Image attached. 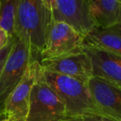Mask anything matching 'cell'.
<instances>
[{
    "label": "cell",
    "instance_id": "6da1fadb",
    "mask_svg": "<svg viewBox=\"0 0 121 121\" xmlns=\"http://www.w3.org/2000/svg\"><path fill=\"white\" fill-rule=\"evenodd\" d=\"M53 16L41 0H17L15 35L27 41L40 59Z\"/></svg>",
    "mask_w": 121,
    "mask_h": 121
},
{
    "label": "cell",
    "instance_id": "7a4b0ae2",
    "mask_svg": "<svg viewBox=\"0 0 121 121\" xmlns=\"http://www.w3.org/2000/svg\"><path fill=\"white\" fill-rule=\"evenodd\" d=\"M41 70L45 82L64 104L67 117L86 113H100L93 103L87 83L49 72L42 68Z\"/></svg>",
    "mask_w": 121,
    "mask_h": 121
},
{
    "label": "cell",
    "instance_id": "3957f363",
    "mask_svg": "<svg viewBox=\"0 0 121 121\" xmlns=\"http://www.w3.org/2000/svg\"><path fill=\"white\" fill-rule=\"evenodd\" d=\"M38 55L25 40L16 37L0 73V120L3 118L6 100L22 79L33 59Z\"/></svg>",
    "mask_w": 121,
    "mask_h": 121
},
{
    "label": "cell",
    "instance_id": "277c9868",
    "mask_svg": "<svg viewBox=\"0 0 121 121\" xmlns=\"http://www.w3.org/2000/svg\"><path fill=\"white\" fill-rule=\"evenodd\" d=\"M66 118L64 104L45 82L40 64L30 90L27 121H64Z\"/></svg>",
    "mask_w": 121,
    "mask_h": 121
},
{
    "label": "cell",
    "instance_id": "5b68a950",
    "mask_svg": "<svg viewBox=\"0 0 121 121\" xmlns=\"http://www.w3.org/2000/svg\"><path fill=\"white\" fill-rule=\"evenodd\" d=\"M84 35L62 21L53 20L40 60L61 57L82 50Z\"/></svg>",
    "mask_w": 121,
    "mask_h": 121
},
{
    "label": "cell",
    "instance_id": "8992f818",
    "mask_svg": "<svg viewBox=\"0 0 121 121\" xmlns=\"http://www.w3.org/2000/svg\"><path fill=\"white\" fill-rule=\"evenodd\" d=\"M40 66V60L30 62L22 79L6 100L3 118L6 121H27L30 103V93Z\"/></svg>",
    "mask_w": 121,
    "mask_h": 121
},
{
    "label": "cell",
    "instance_id": "52a82bcc",
    "mask_svg": "<svg viewBox=\"0 0 121 121\" xmlns=\"http://www.w3.org/2000/svg\"><path fill=\"white\" fill-rule=\"evenodd\" d=\"M40 64L45 70L70 77L86 83L93 77L91 59L83 49L79 52L61 57L41 59Z\"/></svg>",
    "mask_w": 121,
    "mask_h": 121
},
{
    "label": "cell",
    "instance_id": "ba28073f",
    "mask_svg": "<svg viewBox=\"0 0 121 121\" xmlns=\"http://www.w3.org/2000/svg\"><path fill=\"white\" fill-rule=\"evenodd\" d=\"M90 94L100 113L121 121V89L98 77L87 82Z\"/></svg>",
    "mask_w": 121,
    "mask_h": 121
},
{
    "label": "cell",
    "instance_id": "9c48e42d",
    "mask_svg": "<svg viewBox=\"0 0 121 121\" xmlns=\"http://www.w3.org/2000/svg\"><path fill=\"white\" fill-rule=\"evenodd\" d=\"M82 49L91 59L93 76L121 89V56L86 43H84Z\"/></svg>",
    "mask_w": 121,
    "mask_h": 121
},
{
    "label": "cell",
    "instance_id": "30bf717a",
    "mask_svg": "<svg viewBox=\"0 0 121 121\" xmlns=\"http://www.w3.org/2000/svg\"><path fill=\"white\" fill-rule=\"evenodd\" d=\"M57 18L85 35L96 26L86 0H56Z\"/></svg>",
    "mask_w": 121,
    "mask_h": 121
},
{
    "label": "cell",
    "instance_id": "8fae6325",
    "mask_svg": "<svg viewBox=\"0 0 121 121\" xmlns=\"http://www.w3.org/2000/svg\"><path fill=\"white\" fill-rule=\"evenodd\" d=\"M85 43L121 56V25L96 26L84 36Z\"/></svg>",
    "mask_w": 121,
    "mask_h": 121
},
{
    "label": "cell",
    "instance_id": "7c38bea8",
    "mask_svg": "<svg viewBox=\"0 0 121 121\" xmlns=\"http://www.w3.org/2000/svg\"><path fill=\"white\" fill-rule=\"evenodd\" d=\"M96 26L121 25V0H86Z\"/></svg>",
    "mask_w": 121,
    "mask_h": 121
},
{
    "label": "cell",
    "instance_id": "4fadbf2b",
    "mask_svg": "<svg viewBox=\"0 0 121 121\" xmlns=\"http://www.w3.org/2000/svg\"><path fill=\"white\" fill-rule=\"evenodd\" d=\"M17 0H0V26L14 39L15 16Z\"/></svg>",
    "mask_w": 121,
    "mask_h": 121
},
{
    "label": "cell",
    "instance_id": "5bb4252c",
    "mask_svg": "<svg viewBox=\"0 0 121 121\" xmlns=\"http://www.w3.org/2000/svg\"><path fill=\"white\" fill-rule=\"evenodd\" d=\"M64 121H117L101 113H86L73 117H67Z\"/></svg>",
    "mask_w": 121,
    "mask_h": 121
},
{
    "label": "cell",
    "instance_id": "9a60e30c",
    "mask_svg": "<svg viewBox=\"0 0 121 121\" xmlns=\"http://www.w3.org/2000/svg\"><path fill=\"white\" fill-rule=\"evenodd\" d=\"M14 40L15 38L8 44L7 46H5L3 49H2L0 50V73H1V71L3 69V67L5 64V61H6L7 58H8V54H9L10 51L12 49V47H13V42H14Z\"/></svg>",
    "mask_w": 121,
    "mask_h": 121
},
{
    "label": "cell",
    "instance_id": "2e32d148",
    "mask_svg": "<svg viewBox=\"0 0 121 121\" xmlns=\"http://www.w3.org/2000/svg\"><path fill=\"white\" fill-rule=\"evenodd\" d=\"M44 3L45 8L48 9V11L52 14L53 19L56 20L57 18V3L56 0H41Z\"/></svg>",
    "mask_w": 121,
    "mask_h": 121
},
{
    "label": "cell",
    "instance_id": "e0dca14e",
    "mask_svg": "<svg viewBox=\"0 0 121 121\" xmlns=\"http://www.w3.org/2000/svg\"><path fill=\"white\" fill-rule=\"evenodd\" d=\"M13 40V39L8 35V32L0 26V50L7 46Z\"/></svg>",
    "mask_w": 121,
    "mask_h": 121
},
{
    "label": "cell",
    "instance_id": "ac0fdd59",
    "mask_svg": "<svg viewBox=\"0 0 121 121\" xmlns=\"http://www.w3.org/2000/svg\"><path fill=\"white\" fill-rule=\"evenodd\" d=\"M0 121H6V120H5V119H1Z\"/></svg>",
    "mask_w": 121,
    "mask_h": 121
}]
</instances>
